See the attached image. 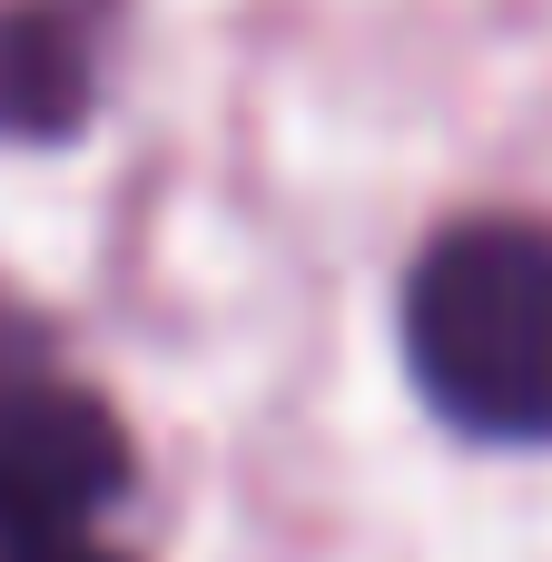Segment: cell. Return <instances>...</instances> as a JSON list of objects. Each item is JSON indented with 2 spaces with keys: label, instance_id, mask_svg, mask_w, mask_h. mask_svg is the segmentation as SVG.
I'll use <instances>...</instances> for the list:
<instances>
[{
  "label": "cell",
  "instance_id": "cell-5",
  "mask_svg": "<svg viewBox=\"0 0 552 562\" xmlns=\"http://www.w3.org/2000/svg\"><path fill=\"white\" fill-rule=\"evenodd\" d=\"M40 375H49V356H40V336H30V326H20V316L0 306V415H10V405H20V395H30Z\"/></svg>",
  "mask_w": 552,
  "mask_h": 562
},
{
  "label": "cell",
  "instance_id": "cell-1",
  "mask_svg": "<svg viewBox=\"0 0 552 562\" xmlns=\"http://www.w3.org/2000/svg\"><path fill=\"white\" fill-rule=\"evenodd\" d=\"M405 366L484 445H552V227H444L405 277Z\"/></svg>",
  "mask_w": 552,
  "mask_h": 562
},
{
  "label": "cell",
  "instance_id": "cell-2",
  "mask_svg": "<svg viewBox=\"0 0 552 562\" xmlns=\"http://www.w3.org/2000/svg\"><path fill=\"white\" fill-rule=\"evenodd\" d=\"M128 484V435L109 425L99 395L40 375L10 415H0V504L30 514V524H69L89 533Z\"/></svg>",
  "mask_w": 552,
  "mask_h": 562
},
{
  "label": "cell",
  "instance_id": "cell-4",
  "mask_svg": "<svg viewBox=\"0 0 552 562\" xmlns=\"http://www.w3.org/2000/svg\"><path fill=\"white\" fill-rule=\"evenodd\" d=\"M0 562H109V553H89V533H69V524H30L0 504Z\"/></svg>",
  "mask_w": 552,
  "mask_h": 562
},
{
  "label": "cell",
  "instance_id": "cell-3",
  "mask_svg": "<svg viewBox=\"0 0 552 562\" xmlns=\"http://www.w3.org/2000/svg\"><path fill=\"white\" fill-rule=\"evenodd\" d=\"M89 119V40L69 10L20 0L0 10V128L10 138H59Z\"/></svg>",
  "mask_w": 552,
  "mask_h": 562
}]
</instances>
